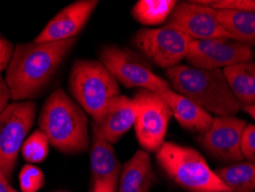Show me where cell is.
I'll list each match as a JSON object with an SVG mask.
<instances>
[{"label":"cell","mask_w":255,"mask_h":192,"mask_svg":"<svg viewBox=\"0 0 255 192\" xmlns=\"http://www.w3.org/2000/svg\"><path fill=\"white\" fill-rule=\"evenodd\" d=\"M12 191V187L9 186L8 179L2 174V172L0 171V192H10Z\"/></svg>","instance_id":"28"},{"label":"cell","mask_w":255,"mask_h":192,"mask_svg":"<svg viewBox=\"0 0 255 192\" xmlns=\"http://www.w3.org/2000/svg\"><path fill=\"white\" fill-rule=\"evenodd\" d=\"M243 110L245 111L251 118H253L255 120V104L249 105V106H243Z\"/></svg>","instance_id":"29"},{"label":"cell","mask_w":255,"mask_h":192,"mask_svg":"<svg viewBox=\"0 0 255 192\" xmlns=\"http://www.w3.org/2000/svg\"><path fill=\"white\" fill-rule=\"evenodd\" d=\"M10 92L8 86L6 84L5 78L0 75V114L6 110V107L9 105Z\"/></svg>","instance_id":"27"},{"label":"cell","mask_w":255,"mask_h":192,"mask_svg":"<svg viewBox=\"0 0 255 192\" xmlns=\"http://www.w3.org/2000/svg\"><path fill=\"white\" fill-rule=\"evenodd\" d=\"M156 161L172 182L191 192L230 191L197 150L164 142Z\"/></svg>","instance_id":"4"},{"label":"cell","mask_w":255,"mask_h":192,"mask_svg":"<svg viewBox=\"0 0 255 192\" xmlns=\"http://www.w3.org/2000/svg\"><path fill=\"white\" fill-rule=\"evenodd\" d=\"M38 124L48 143L60 152L73 154L89 149L88 114L62 89L45 101Z\"/></svg>","instance_id":"3"},{"label":"cell","mask_w":255,"mask_h":192,"mask_svg":"<svg viewBox=\"0 0 255 192\" xmlns=\"http://www.w3.org/2000/svg\"><path fill=\"white\" fill-rule=\"evenodd\" d=\"M98 5L97 0H80L70 3L55 15L40 33L35 43H48L76 38L84 28L91 14Z\"/></svg>","instance_id":"13"},{"label":"cell","mask_w":255,"mask_h":192,"mask_svg":"<svg viewBox=\"0 0 255 192\" xmlns=\"http://www.w3.org/2000/svg\"><path fill=\"white\" fill-rule=\"evenodd\" d=\"M224 192H232V191H224Z\"/></svg>","instance_id":"33"},{"label":"cell","mask_w":255,"mask_h":192,"mask_svg":"<svg viewBox=\"0 0 255 192\" xmlns=\"http://www.w3.org/2000/svg\"><path fill=\"white\" fill-rule=\"evenodd\" d=\"M216 14L231 39L255 46V12L216 9Z\"/></svg>","instance_id":"19"},{"label":"cell","mask_w":255,"mask_h":192,"mask_svg":"<svg viewBox=\"0 0 255 192\" xmlns=\"http://www.w3.org/2000/svg\"><path fill=\"white\" fill-rule=\"evenodd\" d=\"M167 82L176 90L216 116H235L242 106L231 92L222 69H201L177 65L166 69Z\"/></svg>","instance_id":"2"},{"label":"cell","mask_w":255,"mask_h":192,"mask_svg":"<svg viewBox=\"0 0 255 192\" xmlns=\"http://www.w3.org/2000/svg\"><path fill=\"white\" fill-rule=\"evenodd\" d=\"M136 118L137 108L133 99L118 96L108 105L100 119L93 121L92 131L111 144H115L134 126Z\"/></svg>","instance_id":"15"},{"label":"cell","mask_w":255,"mask_h":192,"mask_svg":"<svg viewBox=\"0 0 255 192\" xmlns=\"http://www.w3.org/2000/svg\"><path fill=\"white\" fill-rule=\"evenodd\" d=\"M91 192H112L110 189H106V188H95V189H91Z\"/></svg>","instance_id":"30"},{"label":"cell","mask_w":255,"mask_h":192,"mask_svg":"<svg viewBox=\"0 0 255 192\" xmlns=\"http://www.w3.org/2000/svg\"><path fill=\"white\" fill-rule=\"evenodd\" d=\"M21 192H37L42 189L45 183V176L42 169L35 165L27 164L18 174Z\"/></svg>","instance_id":"23"},{"label":"cell","mask_w":255,"mask_h":192,"mask_svg":"<svg viewBox=\"0 0 255 192\" xmlns=\"http://www.w3.org/2000/svg\"><path fill=\"white\" fill-rule=\"evenodd\" d=\"M48 145L50 143L43 131L39 129L33 131L22 145V157L31 165L42 163L43 160L46 159L48 154Z\"/></svg>","instance_id":"22"},{"label":"cell","mask_w":255,"mask_h":192,"mask_svg":"<svg viewBox=\"0 0 255 192\" xmlns=\"http://www.w3.org/2000/svg\"><path fill=\"white\" fill-rule=\"evenodd\" d=\"M246 126L245 120L237 116H215L211 127L198 137V142L217 161L230 165L242 163V142Z\"/></svg>","instance_id":"9"},{"label":"cell","mask_w":255,"mask_h":192,"mask_svg":"<svg viewBox=\"0 0 255 192\" xmlns=\"http://www.w3.org/2000/svg\"><path fill=\"white\" fill-rule=\"evenodd\" d=\"M32 100L14 101L0 114V171L12 178L18 152L32 128L36 116Z\"/></svg>","instance_id":"6"},{"label":"cell","mask_w":255,"mask_h":192,"mask_svg":"<svg viewBox=\"0 0 255 192\" xmlns=\"http://www.w3.org/2000/svg\"><path fill=\"white\" fill-rule=\"evenodd\" d=\"M254 192H255V191H254Z\"/></svg>","instance_id":"34"},{"label":"cell","mask_w":255,"mask_h":192,"mask_svg":"<svg viewBox=\"0 0 255 192\" xmlns=\"http://www.w3.org/2000/svg\"><path fill=\"white\" fill-rule=\"evenodd\" d=\"M159 95L171 110L177 122L185 129L193 133L204 134L211 127L213 116L189 98L172 91L171 89L160 92Z\"/></svg>","instance_id":"16"},{"label":"cell","mask_w":255,"mask_h":192,"mask_svg":"<svg viewBox=\"0 0 255 192\" xmlns=\"http://www.w3.org/2000/svg\"><path fill=\"white\" fill-rule=\"evenodd\" d=\"M252 58L250 45L230 38H211L191 41L185 59L189 66L213 70L252 61Z\"/></svg>","instance_id":"11"},{"label":"cell","mask_w":255,"mask_h":192,"mask_svg":"<svg viewBox=\"0 0 255 192\" xmlns=\"http://www.w3.org/2000/svg\"><path fill=\"white\" fill-rule=\"evenodd\" d=\"M176 3L175 0H139L133 6L132 15L141 24H160L168 20Z\"/></svg>","instance_id":"21"},{"label":"cell","mask_w":255,"mask_h":192,"mask_svg":"<svg viewBox=\"0 0 255 192\" xmlns=\"http://www.w3.org/2000/svg\"><path fill=\"white\" fill-rule=\"evenodd\" d=\"M231 92L241 106L255 104V63H237L222 69Z\"/></svg>","instance_id":"18"},{"label":"cell","mask_w":255,"mask_h":192,"mask_svg":"<svg viewBox=\"0 0 255 192\" xmlns=\"http://www.w3.org/2000/svg\"><path fill=\"white\" fill-rule=\"evenodd\" d=\"M137 108L134 130L146 152H156L163 144L172 116L168 104L159 93L140 90L132 98Z\"/></svg>","instance_id":"8"},{"label":"cell","mask_w":255,"mask_h":192,"mask_svg":"<svg viewBox=\"0 0 255 192\" xmlns=\"http://www.w3.org/2000/svg\"><path fill=\"white\" fill-rule=\"evenodd\" d=\"M164 27L178 30L192 40L230 38L217 18L216 9L199 1L176 3Z\"/></svg>","instance_id":"12"},{"label":"cell","mask_w":255,"mask_h":192,"mask_svg":"<svg viewBox=\"0 0 255 192\" xmlns=\"http://www.w3.org/2000/svg\"><path fill=\"white\" fill-rule=\"evenodd\" d=\"M242 151L244 159L255 164V124H247L244 130Z\"/></svg>","instance_id":"25"},{"label":"cell","mask_w":255,"mask_h":192,"mask_svg":"<svg viewBox=\"0 0 255 192\" xmlns=\"http://www.w3.org/2000/svg\"><path fill=\"white\" fill-rule=\"evenodd\" d=\"M100 62L126 88H139L156 93L171 89L167 80L157 76L140 59L122 47L107 45L101 48Z\"/></svg>","instance_id":"7"},{"label":"cell","mask_w":255,"mask_h":192,"mask_svg":"<svg viewBox=\"0 0 255 192\" xmlns=\"http://www.w3.org/2000/svg\"><path fill=\"white\" fill-rule=\"evenodd\" d=\"M10 192H17V191H16V190H15V189H14V188H12V191H10Z\"/></svg>","instance_id":"31"},{"label":"cell","mask_w":255,"mask_h":192,"mask_svg":"<svg viewBox=\"0 0 255 192\" xmlns=\"http://www.w3.org/2000/svg\"><path fill=\"white\" fill-rule=\"evenodd\" d=\"M204 5L212 7L214 9H232L255 12V0H209L199 1Z\"/></svg>","instance_id":"24"},{"label":"cell","mask_w":255,"mask_h":192,"mask_svg":"<svg viewBox=\"0 0 255 192\" xmlns=\"http://www.w3.org/2000/svg\"><path fill=\"white\" fill-rule=\"evenodd\" d=\"M14 45L10 40L0 35V73L7 69L14 53Z\"/></svg>","instance_id":"26"},{"label":"cell","mask_w":255,"mask_h":192,"mask_svg":"<svg viewBox=\"0 0 255 192\" xmlns=\"http://www.w3.org/2000/svg\"><path fill=\"white\" fill-rule=\"evenodd\" d=\"M91 189L106 188L116 192L121 178L122 165L116 157L113 145L92 131V145L90 153Z\"/></svg>","instance_id":"14"},{"label":"cell","mask_w":255,"mask_h":192,"mask_svg":"<svg viewBox=\"0 0 255 192\" xmlns=\"http://www.w3.org/2000/svg\"><path fill=\"white\" fill-rule=\"evenodd\" d=\"M154 180L151 158L140 150L122 166L119 192H148Z\"/></svg>","instance_id":"17"},{"label":"cell","mask_w":255,"mask_h":192,"mask_svg":"<svg viewBox=\"0 0 255 192\" xmlns=\"http://www.w3.org/2000/svg\"><path fill=\"white\" fill-rule=\"evenodd\" d=\"M71 96L93 121L100 119L112 100L120 96L119 82L96 60H77L69 74Z\"/></svg>","instance_id":"5"},{"label":"cell","mask_w":255,"mask_h":192,"mask_svg":"<svg viewBox=\"0 0 255 192\" xmlns=\"http://www.w3.org/2000/svg\"><path fill=\"white\" fill-rule=\"evenodd\" d=\"M57 192H66V191H57Z\"/></svg>","instance_id":"32"},{"label":"cell","mask_w":255,"mask_h":192,"mask_svg":"<svg viewBox=\"0 0 255 192\" xmlns=\"http://www.w3.org/2000/svg\"><path fill=\"white\" fill-rule=\"evenodd\" d=\"M77 38L48 43L18 44L6 70L10 99L25 101L36 97L52 81Z\"/></svg>","instance_id":"1"},{"label":"cell","mask_w":255,"mask_h":192,"mask_svg":"<svg viewBox=\"0 0 255 192\" xmlns=\"http://www.w3.org/2000/svg\"><path fill=\"white\" fill-rule=\"evenodd\" d=\"M192 39L171 28L140 29L133 36V44L161 68L179 65L186 58Z\"/></svg>","instance_id":"10"},{"label":"cell","mask_w":255,"mask_h":192,"mask_svg":"<svg viewBox=\"0 0 255 192\" xmlns=\"http://www.w3.org/2000/svg\"><path fill=\"white\" fill-rule=\"evenodd\" d=\"M215 173L232 192L255 191V164L253 163L242 161L217 168Z\"/></svg>","instance_id":"20"}]
</instances>
